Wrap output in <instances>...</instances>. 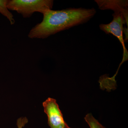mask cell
Segmentation results:
<instances>
[{
	"label": "cell",
	"instance_id": "1",
	"mask_svg": "<svg viewBox=\"0 0 128 128\" xmlns=\"http://www.w3.org/2000/svg\"><path fill=\"white\" fill-rule=\"evenodd\" d=\"M96 13V10L93 8L48 10L43 14L42 22L30 30L28 37L31 39H45L59 32L86 22Z\"/></svg>",
	"mask_w": 128,
	"mask_h": 128
},
{
	"label": "cell",
	"instance_id": "5",
	"mask_svg": "<svg viewBox=\"0 0 128 128\" xmlns=\"http://www.w3.org/2000/svg\"><path fill=\"white\" fill-rule=\"evenodd\" d=\"M99 9L102 10H112L114 14H122L128 22V0H96Z\"/></svg>",
	"mask_w": 128,
	"mask_h": 128
},
{
	"label": "cell",
	"instance_id": "6",
	"mask_svg": "<svg viewBox=\"0 0 128 128\" xmlns=\"http://www.w3.org/2000/svg\"><path fill=\"white\" fill-rule=\"evenodd\" d=\"M8 0H0V13L6 17L10 22L11 25L15 22L14 16L8 9L7 4Z\"/></svg>",
	"mask_w": 128,
	"mask_h": 128
},
{
	"label": "cell",
	"instance_id": "4",
	"mask_svg": "<svg viewBox=\"0 0 128 128\" xmlns=\"http://www.w3.org/2000/svg\"><path fill=\"white\" fill-rule=\"evenodd\" d=\"M43 106L50 128H66L68 126L55 99L49 98L43 102Z\"/></svg>",
	"mask_w": 128,
	"mask_h": 128
},
{
	"label": "cell",
	"instance_id": "7",
	"mask_svg": "<svg viewBox=\"0 0 128 128\" xmlns=\"http://www.w3.org/2000/svg\"><path fill=\"white\" fill-rule=\"evenodd\" d=\"M86 122L90 128H106L92 116L91 114H88L84 118Z\"/></svg>",
	"mask_w": 128,
	"mask_h": 128
},
{
	"label": "cell",
	"instance_id": "9",
	"mask_svg": "<svg viewBox=\"0 0 128 128\" xmlns=\"http://www.w3.org/2000/svg\"><path fill=\"white\" fill-rule=\"evenodd\" d=\"M66 128H70V127H69V126H67V127H66Z\"/></svg>",
	"mask_w": 128,
	"mask_h": 128
},
{
	"label": "cell",
	"instance_id": "8",
	"mask_svg": "<svg viewBox=\"0 0 128 128\" xmlns=\"http://www.w3.org/2000/svg\"><path fill=\"white\" fill-rule=\"evenodd\" d=\"M28 120L26 118H20L18 120L17 124L18 128H22L27 123Z\"/></svg>",
	"mask_w": 128,
	"mask_h": 128
},
{
	"label": "cell",
	"instance_id": "2",
	"mask_svg": "<svg viewBox=\"0 0 128 128\" xmlns=\"http://www.w3.org/2000/svg\"><path fill=\"white\" fill-rule=\"evenodd\" d=\"M52 0H8L7 7L9 10L16 11L24 18H29L35 12L43 14L52 10Z\"/></svg>",
	"mask_w": 128,
	"mask_h": 128
},
{
	"label": "cell",
	"instance_id": "3",
	"mask_svg": "<svg viewBox=\"0 0 128 128\" xmlns=\"http://www.w3.org/2000/svg\"><path fill=\"white\" fill-rule=\"evenodd\" d=\"M112 15L113 19L111 22L107 24H101L99 27L101 30L106 34H110L116 37L122 44L123 48V54L122 60L120 65L119 68L123 63L128 60V51L124 45L123 38L124 25L127 24L128 27V22L122 14L114 13Z\"/></svg>",
	"mask_w": 128,
	"mask_h": 128
}]
</instances>
